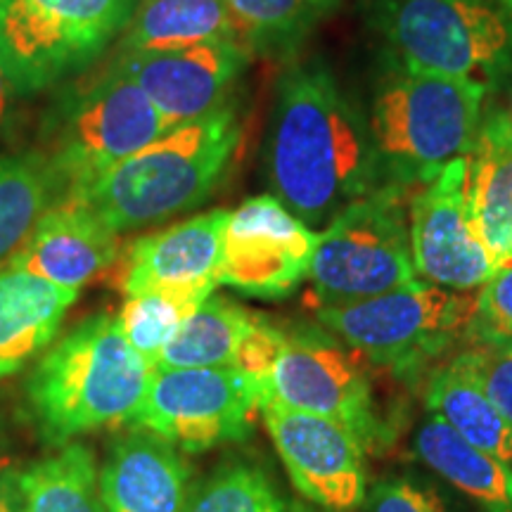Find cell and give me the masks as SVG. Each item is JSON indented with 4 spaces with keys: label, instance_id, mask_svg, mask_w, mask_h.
I'll list each match as a JSON object with an SVG mask.
<instances>
[{
    "label": "cell",
    "instance_id": "cell-1",
    "mask_svg": "<svg viewBox=\"0 0 512 512\" xmlns=\"http://www.w3.org/2000/svg\"><path fill=\"white\" fill-rule=\"evenodd\" d=\"M264 166L275 200L309 228L382 185L366 117L320 57L292 62L275 83Z\"/></svg>",
    "mask_w": 512,
    "mask_h": 512
},
{
    "label": "cell",
    "instance_id": "cell-2",
    "mask_svg": "<svg viewBox=\"0 0 512 512\" xmlns=\"http://www.w3.org/2000/svg\"><path fill=\"white\" fill-rule=\"evenodd\" d=\"M152 366L131 347L117 316L81 320L50 347L27 380V403L48 444L131 422L145 399Z\"/></svg>",
    "mask_w": 512,
    "mask_h": 512
},
{
    "label": "cell",
    "instance_id": "cell-3",
    "mask_svg": "<svg viewBox=\"0 0 512 512\" xmlns=\"http://www.w3.org/2000/svg\"><path fill=\"white\" fill-rule=\"evenodd\" d=\"M235 107L183 121L107 171L83 200L114 233H128L200 207L226 174L240 145Z\"/></svg>",
    "mask_w": 512,
    "mask_h": 512
},
{
    "label": "cell",
    "instance_id": "cell-4",
    "mask_svg": "<svg viewBox=\"0 0 512 512\" xmlns=\"http://www.w3.org/2000/svg\"><path fill=\"white\" fill-rule=\"evenodd\" d=\"M486 91V83L394 62L377 79L366 114L382 183L418 188L453 159L467 157Z\"/></svg>",
    "mask_w": 512,
    "mask_h": 512
},
{
    "label": "cell",
    "instance_id": "cell-5",
    "mask_svg": "<svg viewBox=\"0 0 512 512\" xmlns=\"http://www.w3.org/2000/svg\"><path fill=\"white\" fill-rule=\"evenodd\" d=\"M171 128L152 100L110 62L100 72L69 79L57 91L43 117L38 150L67 200Z\"/></svg>",
    "mask_w": 512,
    "mask_h": 512
},
{
    "label": "cell",
    "instance_id": "cell-6",
    "mask_svg": "<svg viewBox=\"0 0 512 512\" xmlns=\"http://www.w3.org/2000/svg\"><path fill=\"white\" fill-rule=\"evenodd\" d=\"M370 22L415 72L491 86L512 69V12L494 0H370Z\"/></svg>",
    "mask_w": 512,
    "mask_h": 512
},
{
    "label": "cell",
    "instance_id": "cell-7",
    "mask_svg": "<svg viewBox=\"0 0 512 512\" xmlns=\"http://www.w3.org/2000/svg\"><path fill=\"white\" fill-rule=\"evenodd\" d=\"M413 188L382 183L335 216L313 252V306H344L418 283L408 202Z\"/></svg>",
    "mask_w": 512,
    "mask_h": 512
},
{
    "label": "cell",
    "instance_id": "cell-8",
    "mask_svg": "<svg viewBox=\"0 0 512 512\" xmlns=\"http://www.w3.org/2000/svg\"><path fill=\"white\" fill-rule=\"evenodd\" d=\"M143 0H0V62L31 95L83 72Z\"/></svg>",
    "mask_w": 512,
    "mask_h": 512
},
{
    "label": "cell",
    "instance_id": "cell-9",
    "mask_svg": "<svg viewBox=\"0 0 512 512\" xmlns=\"http://www.w3.org/2000/svg\"><path fill=\"white\" fill-rule=\"evenodd\" d=\"M475 304L477 294L418 280L363 302L320 306L316 320L368 363L406 375L465 337Z\"/></svg>",
    "mask_w": 512,
    "mask_h": 512
},
{
    "label": "cell",
    "instance_id": "cell-10",
    "mask_svg": "<svg viewBox=\"0 0 512 512\" xmlns=\"http://www.w3.org/2000/svg\"><path fill=\"white\" fill-rule=\"evenodd\" d=\"M268 401L266 380L238 368H152L128 425L178 451L200 453L242 441Z\"/></svg>",
    "mask_w": 512,
    "mask_h": 512
},
{
    "label": "cell",
    "instance_id": "cell-11",
    "mask_svg": "<svg viewBox=\"0 0 512 512\" xmlns=\"http://www.w3.org/2000/svg\"><path fill=\"white\" fill-rule=\"evenodd\" d=\"M354 349L318 328H285V342L266 375V403L330 418L377 448L382 427L373 384Z\"/></svg>",
    "mask_w": 512,
    "mask_h": 512
},
{
    "label": "cell",
    "instance_id": "cell-12",
    "mask_svg": "<svg viewBox=\"0 0 512 512\" xmlns=\"http://www.w3.org/2000/svg\"><path fill=\"white\" fill-rule=\"evenodd\" d=\"M318 233L273 195L230 211L223 230L221 285L247 297L283 299L309 278Z\"/></svg>",
    "mask_w": 512,
    "mask_h": 512
},
{
    "label": "cell",
    "instance_id": "cell-13",
    "mask_svg": "<svg viewBox=\"0 0 512 512\" xmlns=\"http://www.w3.org/2000/svg\"><path fill=\"white\" fill-rule=\"evenodd\" d=\"M415 273L425 283L475 292L496 271L467 211V157L420 183L408 202Z\"/></svg>",
    "mask_w": 512,
    "mask_h": 512
},
{
    "label": "cell",
    "instance_id": "cell-14",
    "mask_svg": "<svg viewBox=\"0 0 512 512\" xmlns=\"http://www.w3.org/2000/svg\"><path fill=\"white\" fill-rule=\"evenodd\" d=\"M261 418L294 489L318 508L354 510L366 501V446L320 415L266 403Z\"/></svg>",
    "mask_w": 512,
    "mask_h": 512
},
{
    "label": "cell",
    "instance_id": "cell-15",
    "mask_svg": "<svg viewBox=\"0 0 512 512\" xmlns=\"http://www.w3.org/2000/svg\"><path fill=\"white\" fill-rule=\"evenodd\" d=\"M230 211L197 214L133 240L119 252L117 287L133 294H171L200 306L221 285L223 230Z\"/></svg>",
    "mask_w": 512,
    "mask_h": 512
},
{
    "label": "cell",
    "instance_id": "cell-16",
    "mask_svg": "<svg viewBox=\"0 0 512 512\" xmlns=\"http://www.w3.org/2000/svg\"><path fill=\"white\" fill-rule=\"evenodd\" d=\"M247 60L245 43L209 41L181 50L117 53L112 62L178 126L221 110Z\"/></svg>",
    "mask_w": 512,
    "mask_h": 512
},
{
    "label": "cell",
    "instance_id": "cell-17",
    "mask_svg": "<svg viewBox=\"0 0 512 512\" xmlns=\"http://www.w3.org/2000/svg\"><path fill=\"white\" fill-rule=\"evenodd\" d=\"M119 252V235L86 202L67 197L36 221L5 266L79 292L110 271Z\"/></svg>",
    "mask_w": 512,
    "mask_h": 512
},
{
    "label": "cell",
    "instance_id": "cell-18",
    "mask_svg": "<svg viewBox=\"0 0 512 512\" xmlns=\"http://www.w3.org/2000/svg\"><path fill=\"white\" fill-rule=\"evenodd\" d=\"M188 465L178 448L136 430L114 441L100 467L105 512H185Z\"/></svg>",
    "mask_w": 512,
    "mask_h": 512
},
{
    "label": "cell",
    "instance_id": "cell-19",
    "mask_svg": "<svg viewBox=\"0 0 512 512\" xmlns=\"http://www.w3.org/2000/svg\"><path fill=\"white\" fill-rule=\"evenodd\" d=\"M467 211L496 266L512 259V121L491 107L467 152Z\"/></svg>",
    "mask_w": 512,
    "mask_h": 512
},
{
    "label": "cell",
    "instance_id": "cell-20",
    "mask_svg": "<svg viewBox=\"0 0 512 512\" xmlns=\"http://www.w3.org/2000/svg\"><path fill=\"white\" fill-rule=\"evenodd\" d=\"M79 292L17 268H0V380L46 351Z\"/></svg>",
    "mask_w": 512,
    "mask_h": 512
},
{
    "label": "cell",
    "instance_id": "cell-21",
    "mask_svg": "<svg viewBox=\"0 0 512 512\" xmlns=\"http://www.w3.org/2000/svg\"><path fill=\"white\" fill-rule=\"evenodd\" d=\"M415 453L422 463L451 482L484 512H512V465L453 432L439 415H430L415 434Z\"/></svg>",
    "mask_w": 512,
    "mask_h": 512
},
{
    "label": "cell",
    "instance_id": "cell-22",
    "mask_svg": "<svg viewBox=\"0 0 512 512\" xmlns=\"http://www.w3.org/2000/svg\"><path fill=\"white\" fill-rule=\"evenodd\" d=\"M261 313L223 297H211L166 344L155 368H238Z\"/></svg>",
    "mask_w": 512,
    "mask_h": 512
},
{
    "label": "cell",
    "instance_id": "cell-23",
    "mask_svg": "<svg viewBox=\"0 0 512 512\" xmlns=\"http://www.w3.org/2000/svg\"><path fill=\"white\" fill-rule=\"evenodd\" d=\"M209 41H242L223 0H143L121 38L119 53L181 50Z\"/></svg>",
    "mask_w": 512,
    "mask_h": 512
},
{
    "label": "cell",
    "instance_id": "cell-24",
    "mask_svg": "<svg viewBox=\"0 0 512 512\" xmlns=\"http://www.w3.org/2000/svg\"><path fill=\"white\" fill-rule=\"evenodd\" d=\"M98 479L91 448L69 441L19 472V512H105Z\"/></svg>",
    "mask_w": 512,
    "mask_h": 512
},
{
    "label": "cell",
    "instance_id": "cell-25",
    "mask_svg": "<svg viewBox=\"0 0 512 512\" xmlns=\"http://www.w3.org/2000/svg\"><path fill=\"white\" fill-rule=\"evenodd\" d=\"M60 200L62 185L41 150H0V264Z\"/></svg>",
    "mask_w": 512,
    "mask_h": 512
},
{
    "label": "cell",
    "instance_id": "cell-26",
    "mask_svg": "<svg viewBox=\"0 0 512 512\" xmlns=\"http://www.w3.org/2000/svg\"><path fill=\"white\" fill-rule=\"evenodd\" d=\"M425 399L430 413L439 415L453 432L512 465V420L498 411L475 380L448 363L434 373Z\"/></svg>",
    "mask_w": 512,
    "mask_h": 512
},
{
    "label": "cell",
    "instance_id": "cell-27",
    "mask_svg": "<svg viewBox=\"0 0 512 512\" xmlns=\"http://www.w3.org/2000/svg\"><path fill=\"white\" fill-rule=\"evenodd\" d=\"M247 48L290 53L342 0H223Z\"/></svg>",
    "mask_w": 512,
    "mask_h": 512
},
{
    "label": "cell",
    "instance_id": "cell-28",
    "mask_svg": "<svg viewBox=\"0 0 512 512\" xmlns=\"http://www.w3.org/2000/svg\"><path fill=\"white\" fill-rule=\"evenodd\" d=\"M197 311L195 304L171 297V294L147 292L126 297L119 311L121 330L131 347L155 368L159 354L174 339L185 318Z\"/></svg>",
    "mask_w": 512,
    "mask_h": 512
},
{
    "label": "cell",
    "instance_id": "cell-29",
    "mask_svg": "<svg viewBox=\"0 0 512 512\" xmlns=\"http://www.w3.org/2000/svg\"><path fill=\"white\" fill-rule=\"evenodd\" d=\"M185 512H285V501L264 470L233 463L209 477Z\"/></svg>",
    "mask_w": 512,
    "mask_h": 512
},
{
    "label": "cell",
    "instance_id": "cell-30",
    "mask_svg": "<svg viewBox=\"0 0 512 512\" xmlns=\"http://www.w3.org/2000/svg\"><path fill=\"white\" fill-rule=\"evenodd\" d=\"M465 339L470 347H512V259L496 266L491 278L479 287Z\"/></svg>",
    "mask_w": 512,
    "mask_h": 512
},
{
    "label": "cell",
    "instance_id": "cell-31",
    "mask_svg": "<svg viewBox=\"0 0 512 512\" xmlns=\"http://www.w3.org/2000/svg\"><path fill=\"white\" fill-rule=\"evenodd\" d=\"M451 366L475 380L484 394L496 403L498 411L512 420V347H470L453 358Z\"/></svg>",
    "mask_w": 512,
    "mask_h": 512
},
{
    "label": "cell",
    "instance_id": "cell-32",
    "mask_svg": "<svg viewBox=\"0 0 512 512\" xmlns=\"http://www.w3.org/2000/svg\"><path fill=\"white\" fill-rule=\"evenodd\" d=\"M363 512H446L444 503L425 486L408 479H387L366 496Z\"/></svg>",
    "mask_w": 512,
    "mask_h": 512
},
{
    "label": "cell",
    "instance_id": "cell-33",
    "mask_svg": "<svg viewBox=\"0 0 512 512\" xmlns=\"http://www.w3.org/2000/svg\"><path fill=\"white\" fill-rule=\"evenodd\" d=\"M19 98H22V93H19L17 83L12 81L8 69H5L3 62H0V133H3L5 124H8L10 114L15 110V102Z\"/></svg>",
    "mask_w": 512,
    "mask_h": 512
},
{
    "label": "cell",
    "instance_id": "cell-34",
    "mask_svg": "<svg viewBox=\"0 0 512 512\" xmlns=\"http://www.w3.org/2000/svg\"><path fill=\"white\" fill-rule=\"evenodd\" d=\"M0 512H19V472H0Z\"/></svg>",
    "mask_w": 512,
    "mask_h": 512
},
{
    "label": "cell",
    "instance_id": "cell-35",
    "mask_svg": "<svg viewBox=\"0 0 512 512\" xmlns=\"http://www.w3.org/2000/svg\"><path fill=\"white\" fill-rule=\"evenodd\" d=\"M496 5H501V8H505L508 12H512V0H494Z\"/></svg>",
    "mask_w": 512,
    "mask_h": 512
},
{
    "label": "cell",
    "instance_id": "cell-36",
    "mask_svg": "<svg viewBox=\"0 0 512 512\" xmlns=\"http://www.w3.org/2000/svg\"><path fill=\"white\" fill-rule=\"evenodd\" d=\"M290 512H313V510L304 508V505H292V510H290Z\"/></svg>",
    "mask_w": 512,
    "mask_h": 512
}]
</instances>
